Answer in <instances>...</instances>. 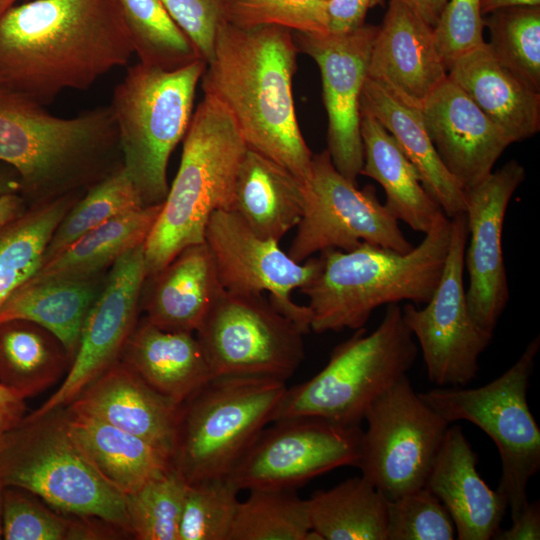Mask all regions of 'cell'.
Listing matches in <instances>:
<instances>
[{
  "instance_id": "cell-1",
  "label": "cell",
  "mask_w": 540,
  "mask_h": 540,
  "mask_svg": "<svg viewBox=\"0 0 540 540\" xmlns=\"http://www.w3.org/2000/svg\"><path fill=\"white\" fill-rule=\"evenodd\" d=\"M133 53L117 0H33L0 16V84L42 106L91 88Z\"/></svg>"
},
{
  "instance_id": "cell-2",
  "label": "cell",
  "mask_w": 540,
  "mask_h": 540,
  "mask_svg": "<svg viewBox=\"0 0 540 540\" xmlns=\"http://www.w3.org/2000/svg\"><path fill=\"white\" fill-rule=\"evenodd\" d=\"M298 52L289 29L224 20L201 79L204 94L230 113L247 147L304 183L313 153L300 130L293 98Z\"/></svg>"
},
{
  "instance_id": "cell-3",
  "label": "cell",
  "mask_w": 540,
  "mask_h": 540,
  "mask_svg": "<svg viewBox=\"0 0 540 540\" xmlns=\"http://www.w3.org/2000/svg\"><path fill=\"white\" fill-rule=\"evenodd\" d=\"M450 235L451 219L442 213L406 253L366 242L321 252L319 273L300 290L308 297L311 331L358 330L380 306L427 303L440 281Z\"/></svg>"
},
{
  "instance_id": "cell-4",
  "label": "cell",
  "mask_w": 540,
  "mask_h": 540,
  "mask_svg": "<svg viewBox=\"0 0 540 540\" xmlns=\"http://www.w3.org/2000/svg\"><path fill=\"white\" fill-rule=\"evenodd\" d=\"M176 177L144 242L147 277L181 250L204 242L211 215L229 210L247 145L230 113L204 94L183 138Z\"/></svg>"
},
{
  "instance_id": "cell-5",
  "label": "cell",
  "mask_w": 540,
  "mask_h": 540,
  "mask_svg": "<svg viewBox=\"0 0 540 540\" xmlns=\"http://www.w3.org/2000/svg\"><path fill=\"white\" fill-rule=\"evenodd\" d=\"M116 147L109 106L61 118L0 84V162L16 171L22 191L47 195L77 186Z\"/></svg>"
},
{
  "instance_id": "cell-6",
  "label": "cell",
  "mask_w": 540,
  "mask_h": 540,
  "mask_svg": "<svg viewBox=\"0 0 540 540\" xmlns=\"http://www.w3.org/2000/svg\"><path fill=\"white\" fill-rule=\"evenodd\" d=\"M0 481L67 515L102 520L131 534L125 495L94 467L71 433L66 406L25 415L0 449Z\"/></svg>"
},
{
  "instance_id": "cell-7",
  "label": "cell",
  "mask_w": 540,
  "mask_h": 540,
  "mask_svg": "<svg viewBox=\"0 0 540 540\" xmlns=\"http://www.w3.org/2000/svg\"><path fill=\"white\" fill-rule=\"evenodd\" d=\"M205 68L203 59L172 70L138 62L114 88L109 107L122 167L143 206L162 204L167 196L169 158L187 132Z\"/></svg>"
},
{
  "instance_id": "cell-8",
  "label": "cell",
  "mask_w": 540,
  "mask_h": 540,
  "mask_svg": "<svg viewBox=\"0 0 540 540\" xmlns=\"http://www.w3.org/2000/svg\"><path fill=\"white\" fill-rule=\"evenodd\" d=\"M338 344L327 364L309 380L286 388L272 422L317 417L360 425L373 402L413 366L418 346L399 304H388L375 330L365 328Z\"/></svg>"
},
{
  "instance_id": "cell-9",
  "label": "cell",
  "mask_w": 540,
  "mask_h": 540,
  "mask_svg": "<svg viewBox=\"0 0 540 540\" xmlns=\"http://www.w3.org/2000/svg\"><path fill=\"white\" fill-rule=\"evenodd\" d=\"M286 382L214 376L181 403L172 466L188 484L227 476L268 423Z\"/></svg>"
},
{
  "instance_id": "cell-10",
  "label": "cell",
  "mask_w": 540,
  "mask_h": 540,
  "mask_svg": "<svg viewBox=\"0 0 540 540\" xmlns=\"http://www.w3.org/2000/svg\"><path fill=\"white\" fill-rule=\"evenodd\" d=\"M539 347L540 336H536L508 370L481 387H442L419 393L450 424L469 421L493 440L502 467L497 490L506 498L512 520L529 503L528 482L540 468V429L527 402Z\"/></svg>"
},
{
  "instance_id": "cell-11",
  "label": "cell",
  "mask_w": 540,
  "mask_h": 540,
  "mask_svg": "<svg viewBox=\"0 0 540 540\" xmlns=\"http://www.w3.org/2000/svg\"><path fill=\"white\" fill-rule=\"evenodd\" d=\"M195 334L214 376L286 382L305 358V334L263 294L222 289Z\"/></svg>"
},
{
  "instance_id": "cell-12",
  "label": "cell",
  "mask_w": 540,
  "mask_h": 540,
  "mask_svg": "<svg viewBox=\"0 0 540 540\" xmlns=\"http://www.w3.org/2000/svg\"><path fill=\"white\" fill-rule=\"evenodd\" d=\"M364 420L362 476L387 500L425 487L450 423L414 391L408 375L373 402Z\"/></svg>"
},
{
  "instance_id": "cell-13",
  "label": "cell",
  "mask_w": 540,
  "mask_h": 540,
  "mask_svg": "<svg viewBox=\"0 0 540 540\" xmlns=\"http://www.w3.org/2000/svg\"><path fill=\"white\" fill-rule=\"evenodd\" d=\"M288 255L304 262L330 249L349 251L362 242L406 253L413 244L372 186L358 189L333 165L327 150L314 155L304 182V207Z\"/></svg>"
},
{
  "instance_id": "cell-14",
  "label": "cell",
  "mask_w": 540,
  "mask_h": 540,
  "mask_svg": "<svg viewBox=\"0 0 540 540\" xmlns=\"http://www.w3.org/2000/svg\"><path fill=\"white\" fill-rule=\"evenodd\" d=\"M450 219V243L437 288L423 307L407 302L402 313L421 349L429 380L442 387H464L476 378L480 355L489 346L493 333L474 321L467 304L466 214Z\"/></svg>"
},
{
  "instance_id": "cell-15",
  "label": "cell",
  "mask_w": 540,
  "mask_h": 540,
  "mask_svg": "<svg viewBox=\"0 0 540 540\" xmlns=\"http://www.w3.org/2000/svg\"><path fill=\"white\" fill-rule=\"evenodd\" d=\"M363 430L317 417L271 422L227 475L242 490L293 489L333 469L358 466Z\"/></svg>"
},
{
  "instance_id": "cell-16",
  "label": "cell",
  "mask_w": 540,
  "mask_h": 540,
  "mask_svg": "<svg viewBox=\"0 0 540 540\" xmlns=\"http://www.w3.org/2000/svg\"><path fill=\"white\" fill-rule=\"evenodd\" d=\"M208 246L217 276L226 291L269 294L271 304L304 334L311 331V311L296 304L291 294L303 289L319 273L320 257L304 262L293 260L279 242L256 235L230 210L215 211L206 226Z\"/></svg>"
},
{
  "instance_id": "cell-17",
  "label": "cell",
  "mask_w": 540,
  "mask_h": 540,
  "mask_svg": "<svg viewBox=\"0 0 540 540\" xmlns=\"http://www.w3.org/2000/svg\"><path fill=\"white\" fill-rule=\"evenodd\" d=\"M377 26L343 33H300L299 51L317 64L328 118L327 151L334 167L356 184L363 166L360 101Z\"/></svg>"
},
{
  "instance_id": "cell-18",
  "label": "cell",
  "mask_w": 540,
  "mask_h": 540,
  "mask_svg": "<svg viewBox=\"0 0 540 540\" xmlns=\"http://www.w3.org/2000/svg\"><path fill=\"white\" fill-rule=\"evenodd\" d=\"M147 279L144 244L121 255L109 269L85 318L71 367L59 388L31 414L41 415L70 404L80 392L120 360L137 321Z\"/></svg>"
},
{
  "instance_id": "cell-19",
  "label": "cell",
  "mask_w": 540,
  "mask_h": 540,
  "mask_svg": "<svg viewBox=\"0 0 540 540\" xmlns=\"http://www.w3.org/2000/svg\"><path fill=\"white\" fill-rule=\"evenodd\" d=\"M525 175L524 167L510 160L465 189L469 241L464 256L469 278L466 299L474 321L493 334L509 301L502 250L506 211Z\"/></svg>"
},
{
  "instance_id": "cell-20",
  "label": "cell",
  "mask_w": 540,
  "mask_h": 540,
  "mask_svg": "<svg viewBox=\"0 0 540 540\" xmlns=\"http://www.w3.org/2000/svg\"><path fill=\"white\" fill-rule=\"evenodd\" d=\"M420 111L440 159L464 189L487 177L513 143L448 75Z\"/></svg>"
},
{
  "instance_id": "cell-21",
  "label": "cell",
  "mask_w": 540,
  "mask_h": 540,
  "mask_svg": "<svg viewBox=\"0 0 540 540\" xmlns=\"http://www.w3.org/2000/svg\"><path fill=\"white\" fill-rule=\"evenodd\" d=\"M447 75L433 27L401 0H390L372 45L367 77L402 103L421 109Z\"/></svg>"
},
{
  "instance_id": "cell-22",
  "label": "cell",
  "mask_w": 540,
  "mask_h": 540,
  "mask_svg": "<svg viewBox=\"0 0 540 540\" xmlns=\"http://www.w3.org/2000/svg\"><path fill=\"white\" fill-rule=\"evenodd\" d=\"M68 405L141 437L172 457L181 404L156 391L121 360Z\"/></svg>"
},
{
  "instance_id": "cell-23",
  "label": "cell",
  "mask_w": 540,
  "mask_h": 540,
  "mask_svg": "<svg viewBox=\"0 0 540 540\" xmlns=\"http://www.w3.org/2000/svg\"><path fill=\"white\" fill-rule=\"evenodd\" d=\"M478 456L461 426H449L425 487L449 512L458 540H490L508 509L506 498L481 478Z\"/></svg>"
},
{
  "instance_id": "cell-24",
  "label": "cell",
  "mask_w": 540,
  "mask_h": 540,
  "mask_svg": "<svg viewBox=\"0 0 540 540\" xmlns=\"http://www.w3.org/2000/svg\"><path fill=\"white\" fill-rule=\"evenodd\" d=\"M120 360L146 383L181 404L214 377L195 333L138 321Z\"/></svg>"
},
{
  "instance_id": "cell-25",
  "label": "cell",
  "mask_w": 540,
  "mask_h": 540,
  "mask_svg": "<svg viewBox=\"0 0 540 540\" xmlns=\"http://www.w3.org/2000/svg\"><path fill=\"white\" fill-rule=\"evenodd\" d=\"M448 77L514 142L540 130V92L506 69L487 43L459 57Z\"/></svg>"
},
{
  "instance_id": "cell-26",
  "label": "cell",
  "mask_w": 540,
  "mask_h": 540,
  "mask_svg": "<svg viewBox=\"0 0 540 540\" xmlns=\"http://www.w3.org/2000/svg\"><path fill=\"white\" fill-rule=\"evenodd\" d=\"M147 278L152 287L144 300V318L170 331L195 333L223 289L205 242L184 248Z\"/></svg>"
},
{
  "instance_id": "cell-27",
  "label": "cell",
  "mask_w": 540,
  "mask_h": 540,
  "mask_svg": "<svg viewBox=\"0 0 540 540\" xmlns=\"http://www.w3.org/2000/svg\"><path fill=\"white\" fill-rule=\"evenodd\" d=\"M303 207L304 183L282 165L247 147L229 210L256 235L279 242L297 226Z\"/></svg>"
},
{
  "instance_id": "cell-28",
  "label": "cell",
  "mask_w": 540,
  "mask_h": 540,
  "mask_svg": "<svg viewBox=\"0 0 540 540\" xmlns=\"http://www.w3.org/2000/svg\"><path fill=\"white\" fill-rule=\"evenodd\" d=\"M360 108L375 117L393 136L417 169L422 185L451 218L466 210V192L440 159L425 127L420 109L395 98L384 87L367 77Z\"/></svg>"
},
{
  "instance_id": "cell-29",
  "label": "cell",
  "mask_w": 540,
  "mask_h": 540,
  "mask_svg": "<svg viewBox=\"0 0 540 540\" xmlns=\"http://www.w3.org/2000/svg\"><path fill=\"white\" fill-rule=\"evenodd\" d=\"M363 166L360 174L374 179L386 195L385 206L413 231L425 234L444 213L422 185L421 177L393 136L361 109Z\"/></svg>"
},
{
  "instance_id": "cell-30",
  "label": "cell",
  "mask_w": 540,
  "mask_h": 540,
  "mask_svg": "<svg viewBox=\"0 0 540 540\" xmlns=\"http://www.w3.org/2000/svg\"><path fill=\"white\" fill-rule=\"evenodd\" d=\"M74 438L98 472L124 495L172 467L171 456L145 439L66 406Z\"/></svg>"
},
{
  "instance_id": "cell-31",
  "label": "cell",
  "mask_w": 540,
  "mask_h": 540,
  "mask_svg": "<svg viewBox=\"0 0 540 540\" xmlns=\"http://www.w3.org/2000/svg\"><path fill=\"white\" fill-rule=\"evenodd\" d=\"M96 276L76 279H29L0 307V322L25 319L53 333L74 359L87 313L98 296Z\"/></svg>"
},
{
  "instance_id": "cell-32",
  "label": "cell",
  "mask_w": 540,
  "mask_h": 540,
  "mask_svg": "<svg viewBox=\"0 0 540 540\" xmlns=\"http://www.w3.org/2000/svg\"><path fill=\"white\" fill-rule=\"evenodd\" d=\"M72 362L63 343L39 324L25 319L0 322V383L22 398L55 385Z\"/></svg>"
},
{
  "instance_id": "cell-33",
  "label": "cell",
  "mask_w": 540,
  "mask_h": 540,
  "mask_svg": "<svg viewBox=\"0 0 540 540\" xmlns=\"http://www.w3.org/2000/svg\"><path fill=\"white\" fill-rule=\"evenodd\" d=\"M161 206H142L92 229L42 264L30 279L42 281L96 276L125 252L144 244Z\"/></svg>"
},
{
  "instance_id": "cell-34",
  "label": "cell",
  "mask_w": 540,
  "mask_h": 540,
  "mask_svg": "<svg viewBox=\"0 0 540 540\" xmlns=\"http://www.w3.org/2000/svg\"><path fill=\"white\" fill-rule=\"evenodd\" d=\"M388 500L363 476L307 499L311 529L323 540H386Z\"/></svg>"
},
{
  "instance_id": "cell-35",
  "label": "cell",
  "mask_w": 540,
  "mask_h": 540,
  "mask_svg": "<svg viewBox=\"0 0 540 540\" xmlns=\"http://www.w3.org/2000/svg\"><path fill=\"white\" fill-rule=\"evenodd\" d=\"M72 205L61 196L27 211L0 233V307L42 266L48 243Z\"/></svg>"
},
{
  "instance_id": "cell-36",
  "label": "cell",
  "mask_w": 540,
  "mask_h": 540,
  "mask_svg": "<svg viewBox=\"0 0 540 540\" xmlns=\"http://www.w3.org/2000/svg\"><path fill=\"white\" fill-rule=\"evenodd\" d=\"M118 528L95 518L58 512L28 490L5 486L3 539L89 540L115 536Z\"/></svg>"
},
{
  "instance_id": "cell-37",
  "label": "cell",
  "mask_w": 540,
  "mask_h": 540,
  "mask_svg": "<svg viewBox=\"0 0 540 540\" xmlns=\"http://www.w3.org/2000/svg\"><path fill=\"white\" fill-rule=\"evenodd\" d=\"M139 62L177 69L202 59L159 0H117Z\"/></svg>"
},
{
  "instance_id": "cell-38",
  "label": "cell",
  "mask_w": 540,
  "mask_h": 540,
  "mask_svg": "<svg viewBox=\"0 0 540 540\" xmlns=\"http://www.w3.org/2000/svg\"><path fill=\"white\" fill-rule=\"evenodd\" d=\"M310 529L307 500L296 490L258 488L239 503L229 540H305Z\"/></svg>"
},
{
  "instance_id": "cell-39",
  "label": "cell",
  "mask_w": 540,
  "mask_h": 540,
  "mask_svg": "<svg viewBox=\"0 0 540 540\" xmlns=\"http://www.w3.org/2000/svg\"><path fill=\"white\" fill-rule=\"evenodd\" d=\"M142 206L138 192L121 165L101 178L70 207L48 243L43 264L85 233Z\"/></svg>"
},
{
  "instance_id": "cell-40",
  "label": "cell",
  "mask_w": 540,
  "mask_h": 540,
  "mask_svg": "<svg viewBox=\"0 0 540 540\" xmlns=\"http://www.w3.org/2000/svg\"><path fill=\"white\" fill-rule=\"evenodd\" d=\"M491 53L506 69L540 92V6L497 10L483 18Z\"/></svg>"
},
{
  "instance_id": "cell-41",
  "label": "cell",
  "mask_w": 540,
  "mask_h": 540,
  "mask_svg": "<svg viewBox=\"0 0 540 540\" xmlns=\"http://www.w3.org/2000/svg\"><path fill=\"white\" fill-rule=\"evenodd\" d=\"M187 486L172 466L125 495L132 536L138 540H178Z\"/></svg>"
},
{
  "instance_id": "cell-42",
  "label": "cell",
  "mask_w": 540,
  "mask_h": 540,
  "mask_svg": "<svg viewBox=\"0 0 540 540\" xmlns=\"http://www.w3.org/2000/svg\"><path fill=\"white\" fill-rule=\"evenodd\" d=\"M239 492L228 476L188 484L178 540H229Z\"/></svg>"
},
{
  "instance_id": "cell-43",
  "label": "cell",
  "mask_w": 540,
  "mask_h": 540,
  "mask_svg": "<svg viewBox=\"0 0 540 540\" xmlns=\"http://www.w3.org/2000/svg\"><path fill=\"white\" fill-rule=\"evenodd\" d=\"M329 0H228L224 20L237 26L275 25L300 33H326Z\"/></svg>"
},
{
  "instance_id": "cell-44",
  "label": "cell",
  "mask_w": 540,
  "mask_h": 540,
  "mask_svg": "<svg viewBox=\"0 0 540 540\" xmlns=\"http://www.w3.org/2000/svg\"><path fill=\"white\" fill-rule=\"evenodd\" d=\"M453 520L426 487L387 502L386 540H452Z\"/></svg>"
},
{
  "instance_id": "cell-45",
  "label": "cell",
  "mask_w": 540,
  "mask_h": 540,
  "mask_svg": "<svg viewBox=\"0 0 540 540\" xmlns=\"http://www.w3.org/2000/svg\"><path fill=\"white\" fill-rule=\"evenodd\" d=\"M480 0H448L433 28L439 54L447 68L485 43Z\"/></svg>"
},
{
  "instance_id": "cell-46",
  "label": "cell",
  "mask_w": 540,
  "mask_h": 540,
  "mask_svg": "<svg viewBox=\"0 0 540 540\" xmlns=\"http://www.w3.org/2000/svg\"><path fill=\"white\" fill-rule=\"evenodd\" d=\"M189 37L207 63L213 53L219 26L224 21L221 0H159Z\"/></svg>"
},
{
  "instance_id": "cell-47",
  "label": "cell",
  "mask_w": 540,
  "mask_h": 540,
  "mask_svg": "<svg viewBox=\"0 0 540 540\" xmlns=\"http://www.w3.org/2000/svg\"><path fill=\"white\" fill-rule=\"evenodd\" d=\"M373 0H329L327 29L329 33L343 34L364 25V19Z\"/></svg>"
},
{
  "instance_id": "cell-48",
  "label": "cell",
  "mask_w": 540,
  "mask_h": 540,
  "mask_svg": "<svg viewBox=\"0 0 540 540\" xmlns=\"http://www.w3.org/2000/svg\"><path fill=\"white\" fill-rule=\"evenodd\" d=\"M492 539L496 540H539L540 539V505L539 502L528 503L521 513L512 520L506 530L500 528Z\"/></svg>"
},
{
  "instance_id": "cell-49",
  "label": "cell",
  "mask_w": 540,
  "mask_h": 540,
  "mask_svg": "<svg viewBox=\"0 0 540 540\" xmlns=\"http://www.w3.org/2000/svg\"><path fill=\"white\" fill-rule=\"evenodd\" d=\"M25 415V399L0 383V449L8 433Z\"/></svg>"
},
{
  "instance_id": "cell-50",
  "label": "cell",
  "mask_w": 540,
  "mask_h": 540,
  "mask_svg": "<svg viewBox=\"0 0 540 540\" xmlns=\"http://www.w3.org/2000/svg\"><path fill=\"white\" fill-rule=\"evenodd\" d=\"M26 212L25 199L20 192L0 194V233L19 220Z\"/></svg>"
},
{
  "instance_id": "cell-51",
  "label": "cell",
  "mask_w": 540,
  "mask_h": 540,
  "mask_svg": "<svg viewBox=\"0 0 540 540\" xmlns=\"http://www.w3.org/2000/svg\"><path fill=\"white\" fill-rule=\"evenodd\" d=\"M431 27H435L448 0H401Z\"/></svg>"
},
{
  "instance_id": "cell-52",
  "label": "cell",
  "mask_w": 540,
  "mask_h": 540,
  "mask_svg": "<svg viewBox=\"0 0 540 540\" xmlns=\"http://www.w3.org/2000/svg\"><path fill=\"white\" fill-rule=\"evenodd\" d=\"M480 6L482 14L486 15L507 8L540 6V0H480Z\"/></svg>"
},
{
  "instance_id": "cell-53",
  "label": "cell",
  "mask_w": 540,
  "mask_h": 540,
  "mask_svg": "<svg viewBox=\"0 0 540 540\" xmlns=\"http://www.w3.org/2000/svg\"><path fill=\"white\" fill-rule=\"evenodd\" d=\"M8 192H22L21 181L15 170L0 168V194Z\"/></svg>"
},
{
  "instance_id": "cell-54",
  "label": "cell",
  "mask_w": 540,
  "mask_h": 540,
  "mask_svg": "<svg viewBox=\"0 0 540 540\" xmlns=\"http://www.w3.org/2000/svg\"><path fill=\"white\" fill-rule=\"evenodd\" d=\"M5 486L0 481V539L3 538V500Z\"/></svg>"
},
{
  "instance_id": "cell-55",
  "label": "cell",
  "mask_w": 540,
  "mask_h": 540,
  "mask_svg": "<svg viewBox=\"0 0 540 540\" xmlns=\"http://www.w3.org/2000/svg\"><path fill=\"white\" fill-rule=\"evenodd\" d=\"M17 0H0V16L6 12L10 7L14 6Z\"/></svg>"
},
{
  "instance_id": "cell-56",
  "label": "cell",
  "mask_w": 540,
  "mask_h": 540,
  "mask_svg": "<svg viewBox=\"0 0 540 540\" xmlns=\"http://www.w3.org/2000/svg\"><path fill=\"white\" fill-rule=\"evenodd\" d=\"M221 1H222V3H224V2H226V1H228V0H221Z\"/></svg>"
}]
</instances>
